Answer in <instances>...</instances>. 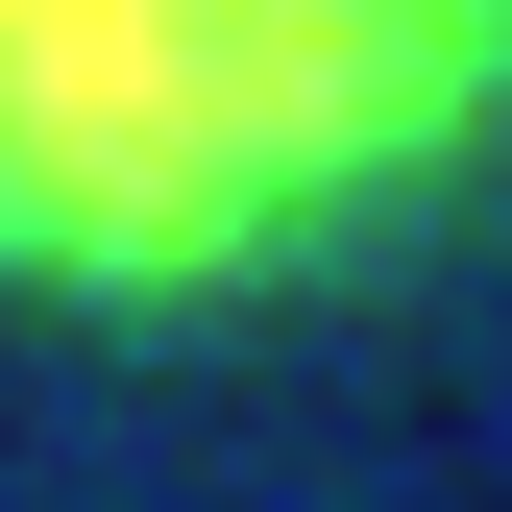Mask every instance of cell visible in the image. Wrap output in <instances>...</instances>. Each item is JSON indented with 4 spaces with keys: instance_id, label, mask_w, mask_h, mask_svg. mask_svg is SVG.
I'll use <instances>...</instances> for the list:
<instances>
[{
    "instance_id": "1",
    "label": "cell",
    "mask_w": 512,
    "mask_h": 512,
    "mask_svg": "<svg viewBox=\"0 0 512 512\" xmlns=\"http://www.w3.org/2000/svg\"><path fill=\"white\" fill-rule=\"evenodd\" d=\"M512 122V0H0V269L220 293Z\"/></svg>"
}]
</instances>
